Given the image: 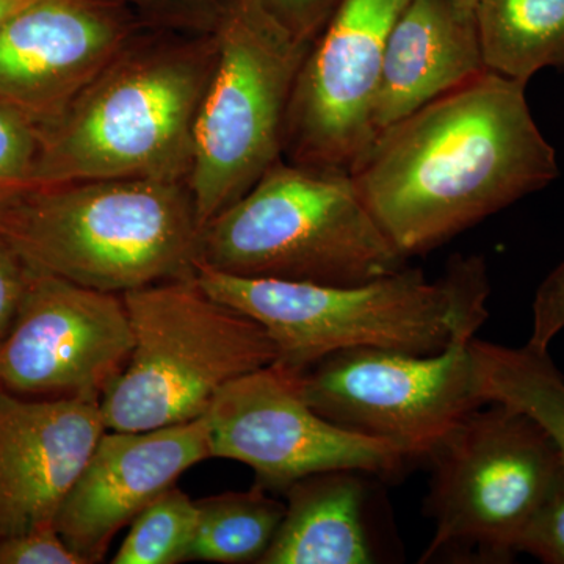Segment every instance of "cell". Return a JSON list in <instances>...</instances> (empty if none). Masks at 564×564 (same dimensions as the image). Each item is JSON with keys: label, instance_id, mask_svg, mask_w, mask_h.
Returning <instances> with one entry per match:
<instances>
[{"label": "cell", "instance_id": "6da1fadb", "mask_svg": "<svg viewBox=\"0 0 564 564\" xmlns=\"http://www.w3.org/2000/svg\"><path fill=\"white\" fill-rule=\"evenodd\" d=\"M529 82L485 70L377 133L350 174L404 258L441 247L560 176Z\"/></svg>", "mask_w": 564, "mask_h": 564}, {"label": "cell", "instance_id": "7a4b0ae2", "mask_svg": "<svg viewBox=\"0 0 564 564\" xmlns=\"http://www.w3.org/2000/svg\"><path fill=\"white\" fill-rule=\"evenodd\" d=\"M204 291L259 323L274 345V366L306 372L333 352L388 348L437 355L475 337L486 318L489 278L481 256L456 254L437 281L422 270L359 285L236 276L196 267Z\"/></svg>", "mask_w": 564, "mask_h": 564}, {"label": "cell", "instance_id": "3957f363", "mask_svg": "<svg viewBox=\"0 0 564 564\" xmlns=\"http://www.w3.org/2000/svg\"><path fill=\"white\" fill-rule=\"evenodd\" d=\"M217 35L141 29L41 131L35 188L87 180L187 182Z\"/></svg>", "mask_w": 564, "mask_h": 564}, {"label": "cell", "instance_id": "277c9868", "mask_svg": "<svg viewBox=\"0 0 564 564\" xmlns=\"http://www.w3.org/2000/svg\"><path fill=\"white\" fill-rule=\"evenodd\" d=\"M202 232L182 181L62 182L0 210V237L29 267L118 295L196 276Z\"/></svg>", "mask_w": 564, "mask_h": 564}, {"label": "cell", "instance_id": "5b68a950", "mask_svg": "<svg viewBox=\"0 0 564 564\" xmlns=\"http://www.w3.org/2000/svg\"><path fill=\"white\" fill-rule=\"evenodd\" d=\"M198 265L245 278L359 285L400 272L408 258L367 209L350 173L282 158L204 226Z\"/></svg>", "mask_w": 564, "mask_h": 564}, {"label": "cell", "instance_id": "8992f818", "mask_svg": "<svg viewBox=\"0 0 564 564\" xmlns=\"http://www.w3.org/2000/svg\"><path fill=\"white\" fill-rule=\"evenodd\" d=\"M122 300L133 348L101 400L107 430L195 421L225 386L276 361L265 329L204 291L196 276L135 289Z\"/></svg>", "mask_w": 564, "mask_h": 564}, {"label": "cell", "instance_id": "52a82bcc", "mask_svg": "<svg viewBox=\"0 0 564 564\" xmlns=\"http://www.w3.org/2000/svg\"><path fill=\"white\" fill-rule=\"evenodd\" d=\"M425 459L434 532L421 563L452 552L507 562L564 477V456L543 426L503 403L470 411Z\"/></svg>", "mask_w": 564, "mask_h": 564}, {"label": "cell", "instance_id": "ba28073f", "mask_svg": "<svg viewBox=\"0 0 564 564\" xmlns=\"http://www.w3.org/2000/svg\"><path fill=\"white\" fill-rule=\"evenodd\" d=\"M215 35L218 57L196 118L188 176L202 228L282 159L293 87L311 47L258 0H225Z\"/></svg>", "mask_w": 564, "mask_h": 564}, {"label": "cell", "instance_id": "9c48e42d", "mask_svg": "<svg viewBox=\"0 0 564 564\" xmlns=\"http://www.w3.org/2000/svg\"><path fill=\"white\" fill-rule=\"evenodd\" d=\"M473 339L437 355L375 347L333 352L299 375L300 392L334 425L425 459L456 423L485 404L475 389Z\"/></svg>", "mask_w": 564, "mask_h": 564}, {"label": "cell", "instance_id": "30bf717a", "mask_svg": "<svg viewBox=\"0 0 564 564\" xmlns=\"http://www.w3.org/2000/svg\"><path fill=\"white\" fill-rule=\"evenodd\" d=\"M206 417L212 458L247 464L267 492L282 494L304 477L337 469L391 477L413 462L395 445L315 413L300 392L299 375L274 364L225 386Z\"/></svg>", "mask_w": 564, "mask_h": 564}, {"label": "cell", "instance_id": "8fae6325", "mask_svg": "<svg viewBox=\"0 0 564 564\" xmlns=\"http://www.w3.org/2000/svg\"><path fill=\"white\" fill-rule=\"evenodd\" d=\"M29 269L18 313L0 337V388L29 399L101 402L133 348L122 295Z\"/></svg>", "mask_w": 564, "mask_h": 564}, {"label": "cell", "instance_id": "7c38bea8", "mask_svg": "<svg viewBox=\"0 0 564 564\" xmlns=\"http://www.w3.org/2000/svg\"><path fill=\"white\" fill-rule=\"evenodd\" d=\"M411 0H339L307 51L285 121L282 158L350 173L377 129L386 44Z\"/></svg>", "mask_w": 564, "mask_h": 564}, {"label": "cell", "instance_id": "4fadbf2b", "mask_svg": "<svg viewBox=\"0 0 564 564\" xmlns=\"http://www.w3.org/2000/svg\"><path fill=\"white\" fill-rule=\"evenodd\" d=\"M144 28L120 0H35L0 32V106L44 131Z\"/></svg>", "mask_w": 564, "mask_h": 564}, {"label": "cell", "instance_id": "5bb4252c", "mask_svg": "<svg viewBox=\"0 0 564 564\" xmlns=\"http://www.w3.org/2000/svg\"><path fill=\"white\" fill-rule=\"evenodd\" d=\"M209 458L206 415L144 432L106 430L58 510L55 527L84 564L101 563L121 529L176 486L182 474Z\"/></svg>", "mask_w": 564, "mask_h": 564}, {"label": "cell", "instance_id": "9a60e30c", "mask_svg": "<svg viewBox=\"0 0 564 564\" xmlns=\"http://www.w3.org/2000/svg\"><path fill=\"white\" fill-rule=\"evenodd\" d=\"M106 430L99 400L0 388V540L55 524Z\"/></svg>", "mask_w": 564, "mask_h": 564}, {"label": "cell", "instance_id": "2e32d148", "mask_svg": "<svg viewBox=\"0 0 564 564\" xmlns=\"http://www.w3.org/2000/svg\"><path fill=\"white\" fill-rule=\"evenodd\" d=\"M488 69L474 13L452 0H411L386 44L377 133Z\"/></svg>", "mask_w": 564, "mask_h": 564}, {"label": "cell", "instance_id": "e0dca14e", "mask_svg": "<svg viewBox=\"0 0 564 564\" xmlns=\"http://www.w3.org/2000/svg\"><path fill=\"white\" fill-rule=\"evenodd\" d=\"M356 470L318 473L285 489L284 518L261 564H367L366 489Z\"/></svg>", "mask_w": 564, "mask_h": 564}, {"label": "cell", "instance_id": "ac0fdd59", "mask_svg": "<svg viewBox=\"0 0 564 564\" xmlns=\"http://www.w3.org/2000/svg\"><path fill=\"white\" fill-rule=\"evenodd\" d=\"M475 20L489 69L524 82L564 70V0H480Z\"/></svg>", "mask_w": 564, "mask_h": 564}, {"label": "cell", "instance_id": "d6986e66", "mask_svg": "<svg viewBox=\"0 0 564 564\" xmlns=\"http://www.w3.org/2000/svg\"><path fill=\"white\" fill-rule=\"evenodd\" d=\"M475 389L484 403H503L540 423L564 456V375L549 350L474 339Z\"/></svg>", "mask_w": 564, "mask_h": 564}, {"label": "cell", "instance_id": "ffe728a7", "mask_svg": "<svg viewBox=\"0 0 564 564\" xmlns=\"http://www.w3.org/2000/svg\"><path fill=\"white\" fill-rule=\"evenodd\" d=\"M196 505L198 527L187 562L261 564L285 511V503L259 486L206 497Z\"/></svg>", "mask_w": 564, "mask_h": 564}, {"label": "cell", "instance_id": "44dd1931", "mask_svg": "<svg viewBox=\"0 0 564 564\" xmlns=\"http://www.w3.org/2000/svg\"><path fill=\"white\" fill-rule=\"evenodd\" d=\"M198 527V505L173 486L152 500L131 522L113 564H177L187 562Z\"/></svg>", "mask_w": 564, "mask_h": 564}, {"label": "cell", "instance_id": "7402d4cb", "mask_svg": "<svg viewBox=\"0 0 564 564\" xmlns=\"http://www.w3.org/2000/svg\"><path fill=\"white\" fill-rule=\"evenodd\" d=\"M40 154V129L0 106V210L35 188Z\"/></svg>", "mask_w": 564, "mask_h": 564}, {"label": "cell", "instance_id": "603a6c76", "mask_svg": "<svg viewBox=\"0 0 564 564\" xmlns=\"http://www.w3.org/2000/svg\"><path fill=\"white\" fill-rule=\"evenodd\" d=\"M147 28L187 35L217 32L225 0H120Z\"/></svg>", "mask_w": 564, "mask_h": 564}, {"label": "cell", "instance_id": "cb8c5ba5", "mask_svg": "<svg viewBox=\"0 0 564 564\" xmlns=\"http://www.w3.org/2000/svg\"><path fill=\"white\" fill-rule=\"evenodd\" d=\"M0 564H84L55 524L0 540Z\"/></svg>", "mask_w": 564, "mask_h": 564}, {"label": "cell", "instance_id": "d4e9b609", "mask_svg": "<svg viewBox=\"0 0 564 564\" xmlns=\"http://www.w3.org/2000/svg\"><path fill=\"white\" fill-rule=\"evenodd\" d=\"M519 552L543 563L564 564V477L530 522Z\"/></svg>", "mask_w": 564, "mask_h": 564}, {"label": "cell", "instance_id": "484cf974", "mask_svg": "<svg viewBox=\"0 0 564 564\" xmlns=\"http://www.w3.org/2000/svg\"><path fill=\"white\" fill-rule=\"evenodd\" d=\"M339 0H258L262 10L292 39L313 44L321 35Z\"/></svg>", "mask_w": 564, "mask_h": 564}, {"label": "cell", "instance_id": "4316f807", "mask_svg": "<svg viewBox=\"0 0 564 564\" xmlns=\"http://www.w3.org/2000/svg\"><path fill=\"white\" fill-rule=\"evenodd\" d=\"M532 307L529 344L549 350V345L564 329V261L541 282Z\"/></svg>", "mask_w": 564, "mask_h": 564}, {"label": "cell", "instance_id": "83f0119b", "mask_svg": "<svg viewBox=\"0 0 564 564\" xmlns=\"http://www.w3.org/2000/svg\"><path fill=\"white\" fill-rule=\"evenodd\" d=\"M29 270L21 256L0 237V337L9 332L18 313L28 285Z\"/></svg>", "mask_w": 564, "mask_h": 564}, {"label": "cell", "instance_id": "f1b7e54d", "mask_svg": "<svg viewBox=\"0 0 564 564\" xmlns=\"http://www.w3.org/2000/svg\"><path fill=\"white\" fill-rule=\"evenodd\" d=\"M35 0H0V32L21 10L31 6Z\"/></svg>", "mask_w": 564, "mask_h": 564}, {"label": "cell", "instance_id": "f546056e", "mask_svg": "<svg viewBox=\"0 0 564 564\" xmlns=\"http://www.w3.org/2000/svg\"><path fill=\"white\" fill-rule=\"evenodd\" d=\"M452 2H454L456 7H459V9L467 11V13L475 14L480 0H452Z\"/></svg>", "mask_w": 564, "mask_h": 564}]
</instances>
